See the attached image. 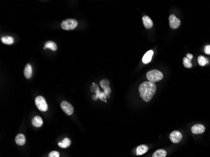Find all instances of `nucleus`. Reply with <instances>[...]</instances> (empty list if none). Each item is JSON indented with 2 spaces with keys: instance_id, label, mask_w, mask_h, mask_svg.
<instances>
[{
  "instance_id": "obj_8",
  "label": "nucleus",
  "mask_w": 210,
  "mask_h": 157,
  "mask_svg": "<svg viewBox=\"0 0 210 157\" xmlns=\"http://www.w3.org/2000/svg\"><path fill=\"white\" fill-rule=\"evenodd\" d=\"M205 130L206 128L204 126L201 124H196L191 128V132L195 134L203 133L205 132Z\"/></svg>"
},
{
  "instance_id": "obj_21",
  "label": "nucleus",
  "mask_w": 210,
  "mask_h": 157,
  "mask_svg": "<svg viewBox=\"0 0 210 157\" xmlns=\"http://www.w3.org/2000/svg\"><path fill=\"white\" fill-rule=\"evenodd\" d=\"M183 64L186 68H191L193 66L192 63L191 62V61L187 57H185L183 59Z\"/></svg>"
},
{
  "instance_id": "obj_4",
  "label": "nucleus",
  "mask_w": 210,
  "mask_h": 157,
  "mask_svg": "<svg viewBox=\"0 0 210 157\" xmlns=\"http://www.w3.org/2000/svg\"><path fill=\"white\" fill-rule=\"evenodd\" d=\"M35 105L38 109L42 112L47 111L48 109V105L46 101L43 97L39 96L35 99Z\"/></svg>"
},
{
  "instance_id": "obj_6",
  "label": "nucleus",
  "mask_w": 210,
  "mask_h": 157,
  "mask_svg": "<svg viewBox=\"0 0 210 157\" xmlns=\"http://www.w3.org/2000/svg\"><path fill=\"white\" fill-rule=\"evenodd\" d=\"M169 26L172 29H176L180 27V21L178 19L174 14H171L169 18Z\"/></svg>"
},
{
  "instance_id": "obj_1",
  "label": "nucleus",
  "mask_w": 210,
  "mask_h": 157,
  "mask_svg": "<svg viewBox=\"0 0 210 157\" xmlns=\"http://www.w3.org/2000/svg\"><path fill=\"white\" fill-rule=\"evenodd\" d=\"M156 85L152 82H144L140 85L138 90L142 99L145 102H149L156 92Z\"/></svg>"
},
{
  "instance_id": "obj_13",
  "label": "nucleus",
  "mask_w": 210,
  "mask_h": 157,
  "mask_svg": "<svg viewBox=\"0 0 210 157\" xmlns=\"http://www.w3.org/2000/svg\"><path fill=\"white\" fill-rule=\"evenodd\" d=\"M32 123L34 126L36 127V128H39V127H41L43 125L42 119L41 117L36 116L32 119Z\"/></svg>"
},
{
  "instance_id": "obj_24",
  "label": "nucleus",
  "mask_w": 210,
  "mask_h": 157,
  "mask_svg": "<svg viewBox=\"0 0 210 157\" xmlns=\"http://www.w3.org/2000/svg\"><path fill=\"white\" fill-rule=\"evenodd\" d=\"M98 88H99V87H98V85H97L96 84L93 83V84H92L91 87V91H92V92H94V93H95V92L96 91V90H97V89H98Z\"/></svg>"
},
{
  "instance_id": "obj_23",
  "label": "nucleus",
  "mask_w": 210,
  "mask_h": 157,
  "mask_svg": "<svg viewBox=\"0 0 210 157\" xmlns=\"http://www.w3.org/2000/svg\"><path fill=\"white\" fill-rule=\"evenodd\" d=\"M49 157H60V154L57 151H52L49 153Z\"/></svg>"
},
{
  "instance_id": "obj_15",
  "label": "nucleus",
  "mask_w": 210,
  "mask_h": 157,
  "mask_svg": "<svg viewBox=\"0 0 210 157\" xmlns=\"http://www.w3.org/2000/svg\"><path fill=\"white\" fill-rule=\"evenodd\" d=\"M25 137L23 134H18L15 138V141L18 145L23 146L25 143Z\"/></svg>"
},
{
  "instance_id": "obj_20",
  "label": "nucleus",
  "mask_w": 210,
  "mask_h": 157,
  "mask_svg": "<svg viewBox=\"0 0 210 157\" xmlns=\"http://www.w3.org/2000/svg\"><path fill=\"white\" fill-rule=\"evenodd\" d=\"M198 61L199 65L201 66H204L206 64H208V63H209L208 59L205 58L204 57H203V56H202V55L200 56V57H198Z\"/></svg>"
},
{
  "instance_id": "obj_16",
  "label": "nucleus",
  "mask_w": 210,
  "mask_h": 157,
  "mask_svg": "<svg viewBox=\"0 0 210 157\" xmlns=\"http://www.w3.org/2000/svg\"><path fill=\"white\" fill-rule=\"evenodd\" d=\"M71 140H70L69 138H65L63 140L60 141L59 143H58V145L62 148H66L71 145Z\"/></svg>"
},
{
  "instance_id": "obj_17",
  "label": "nucleus",
  "mask_w": 210,
  "mask_h": 157,
  "mask_svg": "<svg viewBox=\"0 0 210 157\" xmlns=\"http://www.w3.org/2000/svg\"><path fill=\"white\" fill-rule=\"evenodd\" d=\"M166 156H167V152L165 149H157V150L156 151H155L152 155V157H165Z\"/></svg>"
},
{
  "instance_id": "obj_11",
  "label": "nucleus",
  "mask_w": 210,
  "mask_h": 157,
  "mask_svg": "<svg viewBox=\"0 0 210 157\" xmlns=\"http://www.w3.org/2000/svg\"><path fill=\"white\" fill-rule=\"evenodd\" d=\"M148 150H149V148L147 145H140L137 148V149H136V154H137V155H142L145 154Z\"/></svg>"
},
{
  "instance_id": "obj_10",
  "label": "nucleus",
  "mask_w": 210,
  "mask_h": 157,
  "mask_svg": "<svg viewBox=\"0 0 210 157\" xmlns=\"http://www.w3.org/2000/svg\"><path fill=\"white\" fill-rule=\"evenodd\" d=\"M142 21L143 25H144V27L146 28L150 29L153 27V21L152 20H151V18H150V17H149L148 16L143 17Z\"/></svg>"
},
{
  "instance_id": "obj_2",
  "label": "nucleus",
  "mask_w": 210,
  "mask_h": 157,
  "mask_svg": "<svg viewBox=\"0 0 210 157\" xmlns=\"http://www.w3.org/2000/svg\"><path fill=\"white\" fill-rule=\"evenodd\" d=\"M163 74L157 70H150L147 74V79L149 80V81L154 83L161 81L163 78Z\"/></svg>"
},
{
  "instance_id": "obj_22",
  "label": "nucleus",
  "mask_w": 210,
  "mask_h": 157,
  "mask_svg": "<svg viewBox=\"0 0 210 157\" xmlns=\"http://www.w3.org/2000/svg\"><path fill=\"white\" fill-rule=\"evenodd\" d=\"M109 85V82L107 79H103L100 81V85L103 89L108 87Z\"/></svg>"
},
{
  "instance_id": "obj_12",
  "label": "nucleus",
  "mask_w": 210,
  "mask_h": 157,
  "mask_svg": "<svg viewBox=\"0 0 210 157\" xmlns=\"http://www.w3.org/2000/svg\"><path fill=\"white\" fill-rule=\"evenodd\" d=\"M153 55H154L153 50H149L144 55H143V57L142 58L143 63H149L151 61V60H152Z\"/></svg>"
},
{
  "instance_id": "obj_25",
  "label": "nucleus",
  "mask_w": 210,
  "mask_h": 157,
  "mask_svg": "<svg viewBox=\"0 0 210 157\" xmlns=\"http://www.w3.org/2000/svg\"><path fill=\"white\" fill-rule=\"evenodd\" d=\"M204 52L206 54L210 55V45H206L204 47Z\"/></svg>"
},
{
  "instance_id": "obj_26",
  "label": "nucleus",
  "mask_w": 210,
  "mask_h": 157,
  "mask_svg": "<svg viewBox=\"0 0 210 157\" xmlns=\"http://www.w3.org/2000/svg\"><path fill=\"white\" fill-rule=\"evenodd\" d=\"M186 57L191 61V60H192V59H193V55H192V54H187V57Z\"/></svg>"
},
{
  "instance_id": "obj_18",
  "label": "nucleus",
  "mask_w": 210,
  "mask_h": 157,
  "mask_svg": "<svg viewBox=\"0 0 210 157\" xmlns=\"http://www.w3.org/2000/svg\"><path fill=\"white\" fill-rule=\"evenodd\" d=\"M1 42L6 45H12L14 43V39L13 37L10 36H4L1 37Z\"/></svg>"
},
{
  "instance_id": "obj_14",
  "label": "nucleus",
  "mask_w": 210,
  "mask_h": 157,
  "mask_svg": "<svg viewBox=\"0 0 210 157\" xmlns=\"http://www.w3.org/2000/svg\"><path fill=\"white\" fill-rule=\"evenodd\" d=\"M24 75L27 78H30L32 76V67L30 63L26 65L24 69Z\"/></svg>"
},
{
  "instance_id": "obj_7",
  "label": "nucleus",
  "mask_w": 210,
  "mask_h": 157,
  "mask_svg": "<svg viewBox=\"0 0 210 157\" xmlns=\"http://www.w3.org/2000/svg\"><path fill=\"white\" fill-rule=\"evenodd\" d=\"M169 138H170L171 141L174 143H179V142L181 141L182 138V134L180 133L179 132H178V131H174V132H172L170 136H169Z\"/></svg>"
},
{
  "instance_id": "obj_19",
  "label": "nucleus",
  "mask_w": 210,
  "mask_h": 157,
  "mask_svg": "<svg viewBox=\"0 0 210 157\" xmlns=\"http://www.w3.org/2000/svg\"><path fill=\"white\" fill-rule=\"evenodd\" d=\"M47 48H50L52 50L56 51L57 50V45L54 42L49 41V42H47L44 45V49H47Z\"/></svg>"
},
{
  "instance_id": "obj_5",
  "label": "nucleus",
  "mask_w": 210,
  "mask_h": 157,
  "mask_svg": "<svg viewBox=\"0 0 210 157\" xmlns=\"http://www.w3.org/2000/svg\"><path fill=\"white\" fill-rule=\"evenodd\" d=\"M61 107L62 111L67 115H71L74 112V107L69 103L63 101L61 104Z\"/></svg>"
},
{
  "instance_id": "obj_3",
  "label": "nucleus",
  "mask_w": 210,
  "mask_h": 157,
  "mask_svg": "<svg viewBox=\"0 0 210 157\" xmlns=\"http://www.w3.org/2000/svg\"><path fill=\"white\" fill-rule=\"evenodd\" d=\"M77 26V21L75 19H67L62 22L61 27L65 30H71Z\"/></svg>"
},
{
  "instance_id": "obj_9",
  "label": "nucleus",
  "mask_w": 210,
  "mask_h": 157,
  "mask_svg": "<svg viewBox=\"0 0 210 157\" xmlns=\"http://www.w3.org/2000/svg\"><path fill=\"white\" fill-rule=\"evenodd\" d=\"M92 98H93L94 101L97 100L99 98L101 101H106V99L107 98V97H106L105 92H101L100 90H99V89L98 88L96 91L95 92V94L92 96Z\"/></svg>"
}]
</instances>
